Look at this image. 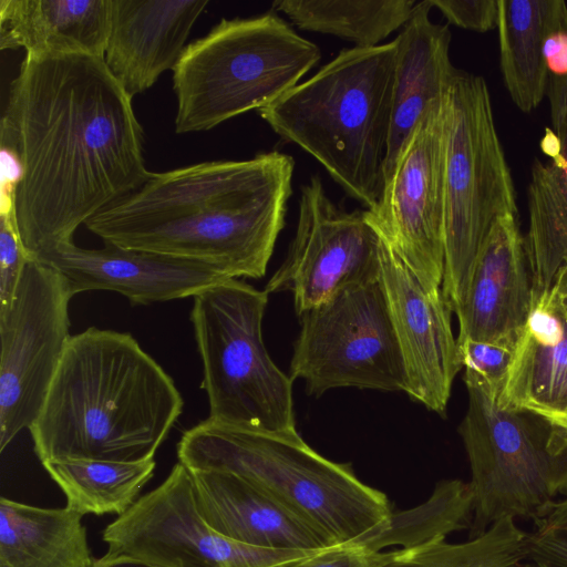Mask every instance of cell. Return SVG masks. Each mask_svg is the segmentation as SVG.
Returning a JSON list of instances; mask_svg holds the SVG:
<instances>
[{"label":"cell","instance_id":"83f0119b","mask_svg":"<svg viewBox=\"0 0 567 567\" xmlns=\"http://www.w3.org/2000/svg\"><path fill=\"white\" fill-rule=\"evenodd\" d=\"M473 495L470 483L441 481L423 504L391 515L354 544L370 551L392 545L420 547L471 525Z\"/></svg>","mask_w":567,"mask_h":567},{"label":"cell","instance_id":"30bf717a","mask_svg":"<svg viewBox=\"0 0 567 567\" xmlns=\"http://www.w3.org/2000/svg\"><path fill=\"white\" fill-rule=\"evenodd\" d=\"M290 378L310 394L336 388L404 391L408 379L380 277L352 284L300 317Z\"/></svg>","mask_w":567,"mask_h":567},{"label":"cell","instance_id":"4316f807","mask_svg":"<svg viewBox=\"0 0 567 567\" xmlns=\"http://www.w3.org/2000/svg\"><path fill=\"white\" fill-rule=\"evenodd\" d=\"M154 458L141 462L66 460L43 464L66 498L82 514H124L153 477Z\"/></svg>","mask_w":567,"mask_h":567},{"label":"cell","instance_id":"5bb4252c","mask_svg":"<svg viewBox=\"0 0 567 567\" xmlns=\"http://www.w3.org/2000/svg\"><path fill=\"white\" fill-rule=\"evenodd\" d=\"M445 94L417 123L377 205L368 209L385 241L430 291L442 289L444 276Z\"/></svg>","mask_w":567,"mask_h":567},{"label":"cell","instance_id":"d590c367","mask_svg":"<svg viewBox=\"0 0 567 567\" xmlns=\"http://www.w3.org/2000/svg\"><path fill=\"white\" fill-rule=\"evenodd\" d=\"M553 131L543 140L544 152L564 174L567 182V107L550 113Z\"/></svg>","mask_w":567,"mask_h":567},{"label":"cell","instance_id":"d6a6232c","mask_svg":"<svg viewBox=\"0 0 567 567\" xmlns=\"http://www.w3.org/2000/svg\"><path fill=\"white\" fill-rule=\"evenodd\" d=\"M457 346L463 368L475 373L499 394L515 347L470 339L457 341Z\"/></svg>","mask_w":567,"mask_h":567},{"label":"cell","instance_id":"7c38bea8","mask_svg":"<svg viewBox=\"0 0 567 567\" xmlns=\"http://www.w3.org/2000/svg\"><path fill=\"white\" fill-rule=\"evenodd\" d=\"M102 538L106 554L158 567H276L316 551L255 547L217 533L200 515L192 473L181 462L109 524Z\"/></svg>","mask_w":567,"mask_h":567},{"label":"cell","instance_id":"836d02e7","mask_svg":"<svg viewBox=\"0 0 567 567\" xmlns=\"http://www.w3.org/2000/svg\"><path fill=\"white\" fill-rule=\"evenodd\" d=\"M391 554L392 551H370L352 544L337 545L285 561L276 567H377Z\"/></svg>","mask_w":567,"mask_h":567},{"label":"cell","instance_id":"ba28073f","mask_svg":"<svg viewBox=\"0 0 567 567\" xmlns=\"http://www.w3.org/2000/svg\"><path fill=\"white\" fill-rule=\"evenodd\" d=\"M269 293L238 278L193 298L190 322L203 364L208 419L229 426L299 434L292 379L271 360L262 339Z\"/></svg>","mask_w":567,"mask_h":567},{"label":"cell","instance_id":"9a60e30c","mask_svg":"<svg viewBox=\"0 0 567 567\" xmlns=\"http://www.w3.org/2000/svg\"><path fill=\"white\" fill-rule=\"evenodd\" d=\"M380 279L405 365L406 393L444 414L453 380L463 365L452 331V310L442 289L426 290L385 239Z\"/></svg>","mask_w":567,"mask_h":567},{"label":"cell","instance_id":"ac0fdd59","mask_svg":"<svg viewBox=\"0 0 567 567\" xmlns=\"http://www.w3.org/2000/svg\"><path fill=\"white\" fill-rule=\"evenodd\" d=\"M208 0H112L104 61L133 99L181 59Z\"/></svg>","mask_w":567,"mask_h":567},{"label":"cell","instance_id":"8fae6325","mask_svg":"<svg viewBox=\"0 0 567 567\" xmlns=\"http://www.w3.org/2000/svg\"><path fill=\"white\" fill-rule=\"evenodd\" d=\"M63 276L31 259L9 308L0 310V451L31 426L71 338Z\"/></svg>","mask_w":567,"mask_h":567},{"label":"cell","instance_id":"d6986e66","mask_svg":"<svg viewBox=\"0 0 567 567\" xmlns=\"http://www.w3.org/2000/svg\"><path fill=\"white\" fill-rule=\"evenodd\" d=\"M198 511L223 536L249 546L320 550L336 546L270 494L225 471H190Z\"/></svg>","mask_w":567,"mask_h":567},{"label":"cell","instance_id":"f35d334b","mask_svg":"<svg viewBox=\"0 0 567 567\" xmlns=\"http://www.w3.org/2000/svg\"><path fill=\"white\" fill-rule=\"evenodd\" d=\"M550 424L567 433V405L557 416L548 421Z\"/></svg>","mask_w":567,"mask_h":567},{"label":"cell","instance_id":"9c48e42d","mask_svg":"<svg viewBox=\"0 0 567 567\" xmlns=\"http://www.w3.org/2000/svg\"><path fill=\"white\" fill-rule=\"evenodd\" d=\"M517 215L516 192L482 76L456 70L445 94L444 276L456 313L494 221Z\"/></svg>","mask_w":567,"mask_h":567},{"label":"cell","instance_id":"f546056e","mask_svg":"<svg viewBox=\"0 0 567 567\" xmlns=\"http://www.w3.org/2000/svg\"><path fill=\"white\" fill-rule=\"evenodd\" d=\"M546 95L550 110L567 104V4L549 0L545 22Z\"/></svg>","mask_w":567,"mask_h":567},{"label":"cell","instance_id":"5b68a950","mask_svg":"<svg viewBox=\"0 0 567 567\" xmlns=\"http://www.w3.org/2000/svg\"><path fill=\"white\" fill-rule=\"evenodd\" d=\"M177 456L189 471L244 477L336 546L354 544L392 513L384 493L362 483L348 464L317 453L299 434L257 432L207 417L184 432Z\"/></svg>","mask_w":567,"mask_h":567},{"label":"cell","instance_id":"4fadbf2b","mask_svg":"<svg viewBox=\"0 0 567 567\" xmlns=\"http://www.w3.org/2000/svg\"><path fill=\"white\" fill-rule=\"evenodd\" d=\"M383 241L368 209L338 206L313 175L300 187L295 237L265 290L292 292L300 317L344 287L380 277Z\"/></svg>","mask_w":567,"mask_h":567},{"label":"cell","instance_id":"8d00e7d4","mask_svg":"<svg viewBox=\"0 0 567 567\" xmlns=\"http://www.w3.org/2000/svg\"><path fill=\"white\" fill-rule=\"evenodd\" d=\"M91 567H158L153 564L127 557L105 554L100 558H95Z\"/></svg>","mask_w":567,"mask_h":567},{"label":"cell","instance_id":"1f68e13d","mask_svg":"<svg viewBox=\"0 0 567 567\" xmlns=\"http://www.w3.org/2000/svg\"><path fill=\"white\" fill-rule=\"evenodd\" d=\"M16 219V213L0 214V310L12 303L23 271L31 260Z\"/></svg>","mask_w":567,"mask_h":567},{"label":"cell","instance_id":"603a6c76","mask_svg":"<svg viewBox=\"0 0 567 567\" xmlns=\"http://www.w3.org/2000/svg\"><path fill=\"white\" fill-rule=\"evenodd\" d=\"M83 515L1 497L0 567H91Z\"/></svg>","mask_w":567,"mask_h":567},{"label":"cell","instance_id":"3957f363","mask_svg":"<svg viewBox=\"0 0 567 567\" xmlns=\"http://www.w3.org/2000/svg\"><path fill=\"white\" fill-rule=\"evenodd\" d=\"M173 379L127 333L72 334L29 427L41 464L154 458L183 412Z\"/></svg>","mask_w":567,"mask_h":567},{"label":"cell","instance_id":"74e56055","mask_svg":"<svg viewBox=\"0 0 567 567\" xmlns=\"http://www.w3.org/2000/svg\"><path fill=\"white\" fill-rule=\"evenodd\" d=\"M551 290L567 316V262L559 269Z\"/></svg>","mask_w":567,"mask_h":567},{"label":"cell","instance_id":"f1b7e54d","mask_svg":"<svg viewBox=\"0 0 567 567\" xmlns=\"http://www.w3.org/2000/svg\"><path fill=\"white\" fill-rule=\"evenodd\" d=\"M526 540L527 533L505 517L464 543L441 539L395 550L377 567H538L527 558Z\"/></svg>","mask_w":567,"mask_h":567},{"label":"cell","instance_id":"52a82bcc","mask_svg":"<svg viewBox=\"0 0 567 567\" xmlns=\"http://www.w3.org/2000/svg\"><path fill=\"white\" fill-rule=\"evenodd\" d=\"M468 404L458 427L471 467V537L512 517L534 522L567 495V433L498 406V392L465 370Z\"/></svg>","mask_w":567,"mask_h":567},{"label":"cell","instance_id":"44dd1931","mask_svg":"<svg viewBox=\"0 0 567 567\" xmlns=\"http://www.w3.org/2000/svg\"><path fill=\"white\" fill-rule=\"evenodd\" d=\"M498 406L546 421L567 405V316L553 290L533 305L516 341Z\"/></svg>","mask_w":567,"mask_h":567},{"label":"cell","instance_id":"cb8c5ba5","mask_svg":"<svg viewBox=\"0 0 567 567\" xmlns=\"http://www.w3.org/2000/svg\"><path fill=\"white\" fill-rule=\"evenodd\" d=\"M549 0H498L499 64L506 90L525 113L546 95L545 22Z\"/></svg>","mask_w":567,"mask_h":567},{"label":"cell","instance_id":"8992f818","mask_svg":"<svg viewBox=\"0 0 567 567\" xmlns=\"http://www.w3.org/2000/svg\"><path fill=\"white\" fill-rule=\"evenodd\" d=\"M320 58L317 44L274 10L223 19L186 45L173 69L176 133L208 131L260 110L296 86Z\"/></svg>","mask_w":567,"mask_h":567},{"label":"cell","instance_id":"ffe728a7","mask_svg":"<svg viewBox=\"0 0 567 567\" xmlns=\"http://www.w3.org/2000/svg\"><path fill=\"white\" fill-rule=\"evenodd\" d=\"M430 0L416 2L395 43L391 130L383 181L430 106L449 89L456 72L450 59L451 31L431 20Z\"/></svg>","mask_w":567,"mask_h":567},{"label":"cell","instance_id":"7a4b0ae2","mask_svg":"<svg viewBox=\"0 0 567 567\" xmlns=\"http://www.w3.org/2000/svg\"><path fill=\"white\" fill-rule=\"evenodd\" d=\"M295 161L279 151L163 173L93 216L104 244L208 262L230 278L265 276L285 226Z\"/></svg>","mask_w":567,"mask_h":567},{"label":"cell","instance_id":"4dcf8cb0","mask_svg":"<svg viewBox=\"0 0 567 567\" xmlns=\"http://www.w3.org/2000/svg\"><path fill=\"white\" fill-rule=\"evenodd\" d=\"M534 523L527 534V558L538 567H567V495Z\"/></svg>","mask_w":567,"mask_h":567},{"label":"cell","instance_id":"484cf974","mask_svg":"<svg viewBox=\"0 0 567 567\" xmlns=\"http://www.w3.org/2000/svg\"><path fill=\"white\" fill-rule=\"evenodd\" d=\"M415 0H277L272 10L300 30L379 45L410 19Z\"/></svg>","mask_w":567,"mask_h":567},{"label":"cell","instance_id":"d4e9b609","mask_svg":"<svg viewBox=\"0 0 567 567\" xmlns=\"http://www.w3.org/2000/svg\"><path fill=\"white\" fill-rule=\"evenodd\" d=\"M527 209L523 240L534 305L551 290L559 269L567 262V182L554 163L534 161Z\"/></svg>","mask_w":567,"mask_h":567},{"label":"cell","instance_id":"e575fe53","mask_svg":"<svg viewBox=\"0 0 567 567\" xmlns=\"http://www.w3.org/2000/svg\"><path fill=\"white\" fill-rule=\"evenodd\" d=\"M446 18L458 28L486 32L497 24L498 0H430Z\"/></svg>","mask_w":567,"mask_h":567},{"label":"cell","instance_id":"2e32d148","mask_svg":"<svg viewBox=\"0 0 567 567\" xmlns=\"http://www.w3.org/2000/svg\"><path fill=\"white\" fill-rule=\"evenodd\" d=\"M33 259L58 270L73 297L84 291L110 290L123 295L132 305L194 298L230 278L208 262L111 244L86 249L73 241L63 243Z\"/></svg>","mask_w":567,"mask_h":567},{"label":"cell","instance_id":"e0dca14e","mask_svg":"<svg viewBox=\"0 0 567 567\" xmlns=\"http://www.w3.org/2000/svg\"><path fill=\"white\" fill-rule=\"evenodd\" d=\"M533 308V292L517 215L498 217L474 264L461 309L457 341L515 347Z\"/></svg>","mask_w":567,"mask_h":567},{"label":"cell","instance_id":"277c9868","mask_svg":"<svg viewBox=\"0 0 567 567\" xmlns=\"http://www.w3.org/2000/svg\"><path fill=\"white\" fill-rule=\"evenodd\" d=\"M394 71V41L343 49L258 114L318 161L348 196L372 209L383 185Z\"/></svg>","mask_w":567,"mask_h":567},{"label":"cell","instance_id":"6da1fadb","mask_svg":"<svg viewBox=\"0 0 567 567\" xmlns=\"http://www.w3.org/2000/svg\"><path fill=\"white\" fill-rule=\"evenodd\" d=\"M132 100L104 58L25 53L1 122L20 156L14 213L32 259L150 177Z\"/></svg>","mask_w":567,"mask_h":567},{"label":"cell","instance_id":"7402d4cb","mask_svg":"<svg viewBox=\"0 0 567 567\" xmlns=\"http://www.w3.org/2000/svg\"><path fill=\"white\" fill-rule=\"evenodd\" d=\"M112 0H0V48L104 58Z\"/></svg>","mask_w":567,"mask_h":567}]
</instances>
